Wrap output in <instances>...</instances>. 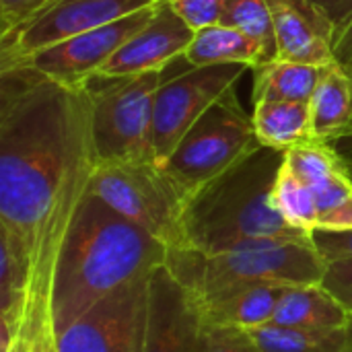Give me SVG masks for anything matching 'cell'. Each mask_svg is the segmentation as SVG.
Wrapping results in <instances>:
<instances>
[{
  "label": "cell",
  "mask_w": 352,
  "mask_h": 352,
  "mask_svg": "<svg viewBox=\"0 0 352 352\" xmlns=\"http://www.w3.org/2000/svg\"><path fill=\"white\" fill-rule=\"evenodd\" d=\"M202 352H260L245 330L239 328H227V326H214L204 322V340Z\"/></svg>",
  "instance_id": "obj_25"
},
{
  "label": "cell",
  "mask_w": 352,
  "mask_h": 352,
  "mask_svg": "<svg viewBox=\"0 0 352 352\" xmlns=\"http://www.w3.org/2000/svg\"><path fill=\"white\" fill-rule=\"evenodd\" d=\"M260 352H349L344 330H305L266 324L245 330Z\"/></svg>",
  "instance_id": "obj_22"
},
{
  "label": "cell",
  "mask_w": 352,
  "mask_h": 352,
  "mask_svg": "<svg viewBox=\"0 0 352 352\" xmlns=\"http://www.w3.org/2000/svg\"><path fill=\"white\" fill-rule=\"evenodd\" d=\"M186 62V60H184ZM245 64L190 66L173 76L163 70V80L155 99L153 148L155 161L163 165L186 132L245 74Z\"/></svg>",
  "instance_id": "obj_8"
},
{
  "label": "cell",
  "mask_w": 352,
  "mask_h": 352,
  "mask_svg": "<svg viewBox=\"0 0 352 352\" xmlns=\"http://www.w3.org/2000/svg\"><path fill=\"white\" fill-rule=\"evenodd\" d=\"M97 163L89 89L31 66H2L0 229L29 258V322L54 316L56 264Z\"/></svg>",
  "instance_id": "obj_1"
},
{
  "label": "cell",
  "mask_w": 352,
  "mask_h": 352,
  "mask_svg": "<svg viewBox=\"0 0 352 352\" xmlns=\"http://www.w3.org/2000/svg\"><path fill=\"white\" fill-rule=\"evenodd\" d=\"M252 37L264 52L266 62L278 56L274 19L268 0H229L223 21Z\"/></svg>",
  "instance_id": "obj_23"
},
{
  "label": "cell",
  "mask_w": 352,
  "mask_h": 352,
  "mask_svg": "<svg viewBox=\"0 0 352 352\" xmlns=\"http://www.w3.org/2000/svg\"><path fill=\"white\" fill-rule=\"evenodd\" d=\"M349 318V309L318 283L287 287L272 324L305 330H344Z\"/></svg>",
  "instance_id": "obj_17"
},
{
  "label": "cell",
  "mask_w": 352,
  "mask_h": 352,
  "mask_svg": "<svg viewBox=\"0 0 352 352\" xmlns=\"http://www.w3.org/2000/svg\"><path fill=\"white\" fill-rule=\"evenodd\" d=\"M169 4L194 31H198L221 23L229 0H169Z\"/></svg>",
  "instance_id": "obj_24"
},
{
  "label": "cell",
  "mask_w": 352,
  "mask_h": 352,
  "mask_svg": "<svg viewBox=\"0 0 352 352\" xmlns=\"http://www.w3.org/2000/svg\"><path fill=\"white\" fill-rule=\"evenodd\" d=\"M334 54L340 62H352V16L336 31Z\"/></svg>",
  "instance_id": "obj_30"
},
{
  "label": "cell",
  "mask_w": 352,
  "mask_h": 352,
  "mask_svg": "<svg viewBox=\"0 0 352 352\" xmlns=\"http://www.w3.org/2000/svg\"><path fill=\"white\" fill-rule=\"evenodd\" d=\"M161 80L163 72H142L95 76L87 85L99 163L155 161L153 116Z\"/></svg>",
  "instance_id": "obj_7"
},
{
  "label": "cell",
  "mask_w": 352,
  "mask_h": 352,
  "mask_svg": "<svg viewBox=\"0 0 352 352\" xmlns=\"http://www.w3.org/2000/svg\"><path fill=\"white\" fill-rule=\"evenodd\" d=\"M314 245L318 248V252L324 256L326 262L332 260H352V229L351 231H314L311 233Z\"/></svg>",
  "instance_id": "obj_28"
},
{
  "label": "cell",
  "mask_w": 352,
  "mask_h": 352,
  "mask_svg": "<svg viewBox=\"0 0 352 352\" xmlns=\"http://www.w3.org/2000/svg\"><path fill=\"white\" fill-rule=\"evenodd\" d=\"M318 6L336 27V31L352 16V0H307Z\"/></svg>",
  "instance_id": "obj_29"
},
{
  "label": "cell",
  "mask_w": 352,
  "mask_h": 352,
  "mask_svg": "<svg viewBox=\"0 0 352 352\" xmlns=\"http://www.w3.org/2000/svg\"><path fill=\"white\" fill-rule=\"evenodd\" d=\"M283 161L285 153L262 146L192 196L184 212L182 248L219 254L264 239H309L272 204Z\"/></svg>",
  "instance_id": "obj_3"
},
{
  "label": "cell",
  "mask_w": 352,
  "mask_h": 352,
  "mask_svg": "<svg viewBox=\"0 0 352 352\" xmlns=\"http://www.w3.org/2000/svg\"><path fill=\"white\" fill-rule=\"evenodd\" d=\"M192 37L194 29L177 14L169 0H159L146 25L120 47L101 68L99 76L163 72L169 64L184 58Z\"/></svg>",
  "instance_id": "obj_14"
},
{
  "label": "cell",
  "mask_w": 352,
  "mask_h": 352,
  "mask_svg": "<svg viewBox=\"0 0 352 352\" xmlns=\"http://www.w3.org/2000/svg\"><path fill=\"white\" fill-rule=\"evenodd\" d=\"M159 0H54L23 27L0 39V66L153 6Z\"/></svg>",
  "instance_id": "obj_10"
},
{
  "label": "cell",
  "mask_w": 352,
  "mask_h": 352,
  "mask_svg": "<svg viewBox=\"0 0 352 352\" xmlns=\"http://www.w3.org/2000/svg\"><path fill=\"white\" fill-rule=\"evenodd\" d=\"M165 260L167 248L161 241L89 192L68 229L54 272L56 332L118 289L151 276Z\"/></svg>",
  "instance_id": "obj_2"
},
{
  "label": "cell",
  "mask_w": 352,
  "mask_h": 352,
  "mask_svg": "<svg viewBox=\"0 0 352 352\" xmlns=\"http://www.w3.org/2000/svg\"><path fill=\"white\" fill-rule=\"evenodd\" d=\"M54 0H0V39L31 21Z\"/></svg>",
  "instance_id": "obj_26"
},
{
  "label": "cell",
  "mask_w": 352,
  "mask_h": 352,
  "mask_svg": "<svg viewBox=\"0 0 352 352\" xmlns=\"http://www.w3.org/2000/svg\"><path fill=\"white\" fill-rule=\"evenodd\" d=\"M344 332H346V349H349V352H352V314L351 318H349V324H346Z\"/></svg>",
  "instance_id": "obj_31"
},
{
  "label": "cell",
  "mask_w": 352,
  "mask_h": 352,
  "mask_svg": "<svg viewBox=\"0 0 352 352\" xmlns=\"http://www.w3.org/2000/svg\"><path fill=\"white\" fill-rule=\"evenodd\" d=\"M278 60L328 66L336 62L334 23L307 0H268Z\"/></svg>",
  "instance_id": "obj_15"
},
{
  "label": "cell",
  "mask_w": 352,
  "mask_h": 352,
  "mask_svg": "<svg viewBox=\"0 0 352 352\" xmlns=\"http://www.w3.org/2000/svg\"><path fill=\"white\" fill-rule=\"evenodd\" d=\"M155 4L41 50L16 64L31 66L64 85L87 87L95 76H99L101 68L120 52V47L146 25Z\"/></svg>",
  "instance_id": "obj_11"
},
{
  "label": "cell",
  "mask_w": 352,
  "mask_h": 352,
  "mask_svg": "<svg viewBox=\"0 0 352 352\" xmlns=\"http://www.w3.org/2000/svg\"><path fill=\"white\" fill-rule=\"evenodd\" d=\"M184 60L190 66L245 64L252 70L266 62L262 47L252 37L225 23H214L194 31Z\"/></svg>",
  "instance_id": "obj_19"
},
{
  "label": "cell",
  "mask_w": 352,
  "mask_h": 352,
  "mask_svg": "<svg viewBox=\"0 0 352 352\" xmlns=\"http://www.w3.org/2000/svg\"><path fill=\"white\" fill-rule=\"evenodd\" d=\"M309 107L316 140L336 144L352 138V62L326 66Z\"/></svg>",
  "instance_id": "obj_16"
},
{
  "label": "cell",
  "mask_w": 352,
  "mask_h": 352,
  "mask_svg": "<svg viewBox=\"0 0 352 352\" xmlns=\"http://www.w3.org/2000/svg\"><path fill=\"white\" fill-rule=\"evenodd\" d=\"M89 192L167 250L184 245L186 194L155 161L97 163Z\"/></svg>",
  "instance_id": "obj_6"
},
{
  "label": "cell",
  "mask_w": 352,
  "mask_h": 352,
  "mask_svg": "<svg viewBox=\"0 0 352 352\" xmlns=\"http://www.w3.org/2000/svg\"><path fill=\"white\" fill-rule=\"evenodd\" d=\"M326 66L289 62V60H270L254 68V93L256 101H301L311 103L314 93L324 76Z\"/></svg>",
  "instance_id": "obj_21"
},
{
  "label": "cell",
  "mask_w": 352,
  "mask_h": 352,
  "mask_svg": "<svg viewBox=\"0 0 352 352\" xmlns=\"http://www.w3.org/2000/svg\"><path fill=\"white\" fill-rule=\"evenodd\" d=\"M322 285L352 314V260H332L326 264Z\"/></svg>",
  "instance_id": "obj_27"
},
{
  "label": "cell",
  "mask_w": 352,
  "mask_h": 352,
  "mask_svg": "<svg viewBox=\"0 0 352 352\" xmlns=\"http://www.w3.org/2000/svg\"><path fill=\"white\" fill-rule=\"evenodd\" d=\"M346 159V165H349V171H351V175H352V153L349 155V157H344Z\"/></svg>",
  "instance_id": "obj_32"
},
{
  "label": "cell",
  "mask_w": 352,
  "mask_h": 352,
  "mask_svg": "<svg viewBox=\"0 0 352 352\" xmlns=\"http://www.w3.org/2000/svg\"><path fill=\"white\" fill-rule=\"evenodd\" d=\"M326 260L314 239H264L219 254L167 250L165 266L194 295L200 309L262 285H318Z\"/></svg>",
  "instance_id": "obj_4"
},
{
  "label": "cell",
  "mask_w": 352,
  "mask_h": 352,
  "mask_svg": "<svg viewBox=\"0 0 352 352\" xmlns=\"http://www.w3.org/2000/svg\"><path fill=\"white\" fill-rule=\"evenodd\" d=\"M285 165L305 184L316 206V231L352 229V175L346 159L328 142H307L285 153Z\"/></svg>",
  "instance_id": "obj_12"
},
{
  "label": "cell",
  "mask_w": 352,
  "mask_h": 352,
  "mask_svg": "<svg viewBox=\"0 0 352 352\" xmlns=\"http://www.w3.org/2000/svg\"><path fill=\"white\" fill-rule=\"evenodd\" d=\"M262 148L254 120L241 107L235 89L227 91L179 140L163 169L188 202L202 188Z\"/></svg>",
  "instance_id": "obj_5"
},
{
  "label": "cell",
  "mask_w": 352,
  "mask_h": 352,
  "mask_svg": "<svg viewBox=\"0 0 352 352\" xmlns=\"http://www.w3.org/2000/svg\"><path fill=\"white\" fill-rule=\"evenodd\" d=\"M252 120L262 146L280 153L316 140L309 103L278 99L256 101Z\"/></svg>",
  "instance_id": "obj_18"
},
{
  "label": "cell",
  "mask_w": 352,
  "mask_h": 352,
  "mask_svg": "<svg viewBox=\"0 0 352 352\" xmlns=\"http://www.w3.org/2000/svg\"><path fill=\"white\" fill-rule=\"evenodd\" d=\"M204 314L194 295L161 264L148 283L144 352H202Z\"/></svg>",
  "instance_id": "obj_13"
},
{
  "label": "cell",
  "mask_w": 352,
  "mask_h": 352,
  "mask_svg": "<svg viewBox=\"0 0 352 352\" xmlns=\"http://www.w3.org/2000/svg\"><path fill=\"white\" fill-rule=\"evenodd\" d=\"M293 285H262L237 291L217 303L202 307L204 322L214 326L252 330L272 324L280 297Z\"/></svg>",
  "instance_id": "obj_20"
},
{
  "label": "cell",
  "mask_w": 352,
  "mask_h": 352,
  "mask_svg": "<svg viewBox=\"0 0 352 352\" xmlns=\"http://www.w3.org/2000/svg\"><path fill=\"white\" fill-rule=\"evenodd\" d=\"M151 276L118 289L58 332L60 352H144Z\"/></svg>",
  "instance_id": "obj_9"
}]
</instances>
